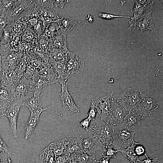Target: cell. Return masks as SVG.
Masks as SVG:
<instances>
[{
    "label": "cell",
    "instance_id": "obj_1",
    "mask_svg": "<svg viewBox=\"0 0 163 163\" xmlns=\"http://www.w3.org/2000/svg\"><path fill=\"white\" fill-rule=\"evenodd\" d=\"M95 122V123L91 122L88 130L91 131L97 138L105 150L108 147L113 148L110 126L101 120H96Z\"/></svg>",
    "mask_w": 163,
    "mask_h": 163
},
{
    "label": "cell",
    "instance_id": "obj_2",
    "mask_svg": "<svg viewBox=\"0 0 163 163\" xmlns=\"http://www.w3.org/2000/svg\"><path fill=\"white\" fill-rule=\"evenodd\" d=\"M111 126L112 139V147L120 150L130 146L135 143L133 140L134 134L127 130L123 124Z\"/></svg>",
    "mask_w": 163,
    "mask_h": 163
},
{
    "label": "cell",
    "instance_id": "obj_3",
    "mask_svg": "<svg viewBox=\"0 0 163 163\" xmlns=\"http://www.w3.org/2000/svg\"><path fill=\"white\" fill-rule=\"evenodd\" d=\"M142 93L133 88L124 90L116 100V103L127 111H137Z\"/></svg>",
    "mask_w": 163,
    "mask_h": 163
},
{
    "label": "cell",
    "instance_id": "obj_4",
    "mask_svg": "<svg viewBox=\"0 0 163 163\" xmlns=\"http://www.w3.org/2000/svg\"><path fill=\"white\" fill-rule=\"evenodd\" d=\"M11 97L14 99L24 102L34 95L32 84L24 75L14 88L10 90Z\"/></svg>",
    "mask_w": 163,
    "mask_h": 163
},
{
    "label": "cell",
    "instance_id": "obj_5",
    "mask_svg": "<svg viewBox=\"0 0 163 163\" xmlns=\"http://www.w3.org/2000/svg\"><path fill=\"white\" fill-rule=\"evenodd\" d=\"M111 94L104 96L96 97L92 99L91 103L94 105L102 120L107 122L114 102Z\"/></svg>",
    "mask_w": 163,
    "mask_h": 163
},
{
    "label": "cell",
    "instance_id": "obj_6",
    "mask_svg": "<svg viewBox=\"0 0 163 163\" xmlns=\"http://www.w3.org/2000/svg\"><path fill=\"white\" fill-rule=\"evenodd\" d=\"M85 60L77 52H69L65 64L67 74V79L82 72L84 69Z\"/></svg>",
    "mask_w": 163,
    "mask_h": 163
},
{
    "label": "cell",
    "instance_id": "obj_7",
    "mask_svg": "<svg viewBox=\"0 0 163 163\" xmlns=\"http://www.w3.org/2000/svg\"><path fill=\"white\" fill-rule=\"evenodd\" d=\"M24 102L21 101L14 99L10 105L3 113V116L8 119L11 131L14 138L18 137L17 123L19 111L21 108L23 106Z\"/></svg>",
    "mask_w": 163,
    "mask_h": 163
},
{
    "label": "cell",
    "instance_id": "obj_8",
    "mask_svg": "<svg viewBox=\"0 0 163 163\" xmlns=\"http://www.w3.org/2000/svg\"><path fill=\"white\" fill-rule=\"evenodd\" d=\"M78 137L83 150L86 152L94 153L97 151L105 150L97 138L89 130H85Z\"/></svg>",
    "mask_w": 163,
    "mask_h": 163
},
{
    "label": "cell",
    "instance_id": "obj_9",
    "mask_svg": "<svg viewBox=\"0 0 163 163\" xmlns=\"http://www.w3.org/2000/svg\"><path fill=\"white\" fill-rule=\"evenodd\" d=\"M8 45V44H7ZM2 56V69L5 71L15 70L22 55L7 47L0 53Z\"/></svg>",
    "mask_w": 163,
    "mask_h": 163
},
{
    "label": "cell",
    "instance_id": "obj_10",
    "mask_svg": "<svg viewBox=\"0 0 163 163\" xmlns=\"http://www.w3.org/2000/svg\"><path fill=\"white\" fill-rule=\"evenodd\" d=\"M35 5L36 2L34 0H14L12 8L4 13L10 21L15 22L24 10L29 9Z\"/></svg>",
    "mask_w": 163,
    "mask_h": 163
},
{
    "label": "cell",
    "instance_id": "obj_11",
    "mask_svg": "<svg viewBox=\"0 0 163 163\" xmlns=\"http://www.w3.org/2000/svg\"><path fill=\"white\" fill-rule=\"evenodd\" d=\"M159 107L158 101L142 93L136 112L144 117L150 116Z\"/></svg>",
    "mask_w": 163,
    "mask_h": 163
},
{
    "label": "cell",
    "instance_id": "obj_12",
    "mask_svg": "<svg viewBox=\"0 0 163 163\" xmlns=\"http://www.w3.org/2000/svg\"><path fill=\"white\" fill-rule=\"evenodd\" d=\"M60 86L61 91L59 94V97L62 103L64 110L69 114L78 113L79 109L69 92L67 82L61 84Z\"/></svg>",
    "mask_w": 163,
    "mask_h": 163
},
{
    "label": "cell",
    "instance_id": "obj_13",
    "mask_svg": "<svg viewBox=\"0 0 163 163\" xmlns=\"http://www.w3.org/2000/svg\"><path fill=\"white\" fill-rule=\"evenodd\" d=\"M144 118L136 111H128L124 119L123 124L127 130L135 134L139 128Z\"/></svg>",
    "mask_w": 163,
    "mask_h": 163
},
{
    "label": "cell",
    "instance_id": "obj_14",
    "mask_svg": "<svg viewBox=\"0 0 163 163\" xmlns=\"http://www.w3.org/2000/svg\"><path fill=\"white\" fill-rule=\"evenodd\" d=\"M128 111L114 102L107 123L111 126L123 124Z\"/></svg>",
    "mask_w": 163,
    "mask_h": 163
},
{
    "label": "cell",
    "instance_id": "obj_15",
    "mask_svg": "<svg viewBox=\"0 0 163 163\" xmlns=\"http://www.w3.org/2000/svg\"><path fill=\"white\" fill-rule=\"evenodd\" d=\"M53 105L44 109L30 113V115L24 128L25 139H28L31 135L40 119L41 113L45 110L51 107Z\"/></svg>",
    "mask_w": 163,
    "mask_h": 163
},
{
    "label": "cell",
    "instance_id": "obj_16",
    "mask_svg": "<svg viewBox=\"0 0 163 163\" xmlns=\"http://www.w3.org/2000/svg\"><path fill=\"white\" fill-rule=\"evenodd\" d=\"M135 3L131 12L133 14L131 20L129 23L130 27L134 26L135 21L143 16L145 14L151 11L154 2L152 1L149 4L144 5L140 3L138 0H135Z\"/></svg>",
    "mask_w": 163,
    "mask_h": 163
},
{
    "label": "cell",
    "instance_id": "obj_17",
    "mask_svg": "<svg viewBox=\"0 0 163 163\" xmlns=\"http://www.w3.org/2000/svg\"><path fill=\"white\" fill-rule=\"evenodd\" d=\"M69 52L67 47L60 49L55 47L52 44L47 52L49 60L59 62L65 64Z\"/></svg>",
    "mask_w": 163,
    "mask_h": 163
},
{
    "label": "cell",
    "instance_id": "obj_18",
    "mask_svg": "<svg viewBox=\"0 0 163 163\" xmlns=\"http://www.w3.org/2000/svg\"><path fill=\"white\" fill-rule=\"evenodd\" d=\"M152 14L151 11L137 20L134 25V29H139L141 33L147 30L155 32L157 28L153 23Z\"/></svg>",
    "mask_w": 163,
    "mask_h": 163
},
{
    "label": "cell",
    "instance_id": "obj_19",
    "mask_svg": "<svg viewBox=\"0 0 163 163\" xmlns=\"http://www.w3.org/2000/svg\"><path fill=\"white\" fill-rule=\"evenodd\" d=\"M37 69L39 78L47 82L49 85L55 83L59 85L58 75L50 65Z\"/></svg>",
    "mask_w": 163,
    "mask_h": 163
},
{
    "label": "cell",
    "instance_id": "obj_20",
    "mask_svg": "<svg viewBox=\"0 0 163 163\" xmlns=\"http://www.w3.org/2000/svg\"><path fill=\"white\" fill-rule=\"evenodd\" d=\"M95 153H89L81 150L71 154L70 157L76 163H95Z\"/></svg>",
    "mask_w": 163,
    "mask_h": 163
},
{
    "label": "cell",
    "instance_id": "obj_21",
    "mask_svg": "<svg viewBox=\"0 0 163 163\" xmlns=\"http://www.w3.org/2000/svg\"><path fill=\"white\" fill-rule=\"evenodd\" d=\"M65 148L63 152L69 156L78 151L83 150L81 142L78 138H65Z\"/></svg>",
    "mask_w": 163,
    "mask_h": 163
},
{
    "label": "cell",
    "instance_id": "obj_22",
    "mask_svg": "<svg viewBox=\"0 0 163 163\" xmlns=\"http://www.w3.org/2000/svg\"><path fill=\"white\" fill-rule=\"evenodd\" d=\"M50 66L57 74L59 79V85L67 82V74L65 64L59 62L49 60Z\"/></svg>",
    "mask_w": 163,
    "mask_h": 163
},
{
    "label": "cell",
    "instance_id": "obj_23",
    "mask_svg": "<svg viewBox=\"0 0 163 163\" xmlns=\"http://www.w3.org/2000/svg\"><path fill=\"white\" fill-rule=\"evenodd\" d=\"M60 28L66 34L70 32L77 23L76 20L68 15H64L57 21Z\"/></svg>",
    "mask_w": 163,
    "mask_h": 163
},
{
    "label": "cell",
    "instance_id": "obj_24",
    "mask_svg": "<svg viewBox=\"0 0 163 163\" xmlns=\"http://www.w3.org/2000/svg\"><path fill=\"white\" fill-rule=\"evenodd\" d=\"M13 101L8 87L0 88V107L4 112Z\"/></svg>",
    "mask_w": 163,
    "mask_h": 163
},
{
    "label": "cell",
    "instance_id": "obj_25",
    "mask_svg": "<svg viewBox=\"0 0 163 163\" xmlns=\"http://www.w3.org/2000/svg\"><path fill=\"white\" fill-rule=\"evenodd\" d=\"M4 71L7 82V86L10 90L14 89L19 82L21 77L15 70Z\"/></svg>",
    "mask_w": 163,
    "mask_h": 163
},
{
    "label": "cell",
    "instance_id": "obj_26",
    "mask_svg": "<svg viewBox=\"0 0 163 163\" xmlns=\"http://www.w3.org/2000/svg\"><path fill=\"white\" fill-rule=\"evenodd\" d=\"M23 106L27 107L30 113L43 109L39 96L34 95L27 100Z\"/></svg>",
    "mask_w": 163,
    "mask_h": 163
},
{
    "label": "cell",
    "instance_id": "obj_27",
    "mask_svg": "<svg viewBox=\"0 0 163 163\" xmlns=\"http://www.w3.org/2000/svg\"><path fill=\"white\" fill-rule=\"evenodd\" d=\"M138 143L136 142L131 146L120 151L123 155L129 160L130 163H137L140 160L139 156L135 152L134 148Z\"/></svg>",
    "mask_w": 163,
    "mask_h": 163
},
{
    "label": "cell",
    "instance_id": "obj_28",
    "mask_svg": "<svg viewBox=\"0 0 163 163\" xmlns=\"http://www.w3.org/2000/svg\"><path fill=\"white\" fill-rule=\"evenodd\" d=\"M66 34L60 29L53 37L52 40V45L60 49L67 47Z\"/></svg>",
    "mask_w": 163,
    "mask_h": 163
},
{
    "label": "cell",
    "instance_id": "obj_29",
    "mask_svg": "<svg viewBox=\"0 0 163 163\" xmlns=\"http://www.w3.org/2000/svg\"><path fill=\"white\" fill-rule=\"evenodd\" d=\"M48 147L54 153L56 158L64 152L65 148V138L51 143Z\"/></svg>",
    "mask_w": 163,
    "mask_h": 163
},
{
    "label": "cell",
    "instance_id": "obj_30",
    "mask_svg": "<svg viewBox=\"0 0 163 163\" xmlns=\"http://www.w3.org/2000/svg\"><path fill=\"white\" fill-rule=\"evenodd\" d=\"M40 160L41 163H55L56 157L53 152L48 146L40 153Z\"/></svg>",
    "mask_w": 163,
    "mask_h": 163
},
{
    "label": "cell",
    "instance_id": "obj_31",
    "mask_svg": "<svg viewBox=\"0 0 163 163\" xmlns=\"http://www.w3.org/2000/svg\"><path fill=\"white\" fill-rule=\"evenodd\" d=\"M31 83L33 85L34 95L36 96H39L41 92L49 85L47 82L40 78Z\"/></svg>",
    "mask_w": 163,
    "mask_h": 163
},
{
    "label": "cell",
    "instance_id": "obj_32",
    "mask_svg": "<svg viewBox=\"0 0 163 163\" xmlns=\"http://www.w3.org/2000/svg\"><path fill=\"white\" fill-rule=\"evenodd\" d=\"M27 56L22 55L20 61L15 70L17 73L21 76L24 75L28 65Z\"/></svg>",
    "mask_w": 163,
    "mask_h": 163
},
{
    "label": "cell",
    "instance_id": "obj_33",
    "mask_svg": "<svg viewBox=\"0 0 163 163\" xmlns=\"http://www.w3.org/2000/svg\"><path fill=\"white\" fill-rule=\"evenodd\" d=\"M13 35L9 25L7 24L3 30L1 39L2 45L7 44L11 40Z\"/></svg>",
    "mask_w": 163,
    "mask_h": 163
},
{
    "label": "cell",
    "instance_id": "obj_34",
    "mask_svg": "<svg viewBox=\"0 0 163 163\" xmlns=\"http://www.w3.org/2000/svg\"><path fill=\"white\" fill-rule=\"evenodd\" d=\"M37 10L41 9H51L54 6L53 0H35Z\"/></svg>",
    "mask_w": 163,
    "mask_h": 163
},
{
    "label": "cell",
    "instance_id": "obj_35",
    "mask_svg": "<svg viewBox=\"0 0 163 163\" xmlns=\"http://www.w3.org/2000/svg\"><path fill=\"white\" fill-rule=\"evenodd\" d=\"M95 14L98 17L107 20H111L117 18H126L132 19V17L129 16L117 15L110 13H105L101 12H96L95 13Z\"/></svg>",
    "mask_w": 163,
    "mask_h": 163
},
{
    "label": "cell",
    "instance_id": "obj_36",
    "mask_svg": "<svg viewBox=\"0 0 163 163\" xmlns=\"http://www.w3.org/2000/svg\"><path fill=\"white\" fill-rule=\"evenodd\" d=\"M14 0H0V8L2 13L10 10L13 6Z\"/></svg>",
    "mask_w": 163,
    "mask_h": 163
},
{
    "label": "cell",
    "instance_id": "obj_37",
    "mask_svg": "<svg viewBox=\"0 0 163 163\" xmlns=\"http://www.w3.org/2000/svg\"><path fill=\"white\" fill-rule=\"evenodd\" d=\"M104 152V153L103 154L104 155L110 158H117L116 154L118 152H120V151L115 150L112 147H108Z\"/></svg>",
    "mask_w": 163,
    "mask_h": 163
},
{
    "label": "cell",
    "instance_id": "obj_38",
    "mask_svg": "<svg viewBox=\"0 0 163 163\" xmlns=\"http://www.w3.org/2000/svg\"><path fill=\"white\" fill-rule=\"evenodd\" d=\"M97 111L94 105L91 103L90 108L86 114L87 117L89 118L92 121H95V117Z\"/></svg>",
    "mask_w": 163,
    "mask_h": 163
},
{
    "label": "cell",
    "instance_id": "obj_39",
    "mask_svg": "<svg viewBox=\"0 0 163 163\" xmlns=\"http://www.w3.org/2000/svg\"><path fill=\"white\" fill-rule=\"evenodd\" d=\"M91 120L88 117L84 119L78 123V125L86 131L88 130V128Z\"/></svg>",
    "mask_w": 163,
    "mask_h": 163
},
{
    "label": "cell",
    "instance_id": "obj_40",
    "mask_svg": "<svg viewBox=\"0 0 163 163\" xmlns=\"http://www.w3.org/2000/svg\"><path fill=\"white\" fill-rule=\"evenodd\" d=\"M10 22L6 18L5 14L2 13L0 16V30H3L5 27Z\"/></svg>",
    "mask_w": 163,
    "mask_h": 163
},
{
    "label": "cell",
    "instance_id": "obj_41",
    "mask_svg": "<svg viewBox=\"0 0 163 163\" xmlns=\"http://www.w3.org/2000/svg\"><path fill=\"white\" fill-rule=\"evenodd\" d=\"M134 152L136 154L139 156L143 155L146 153L144 147L139 143L136 145L135 146Z\"/></svg>",
    "mask_w": 163,
    "mask_h": 163
},
{
    "label": "cell",
    "instance_id": "obj_42",
    "mask_svg": "<svg viewBox=\"0 0 163 163\" xmlns=\"http://www.w3.org/2000/svg\"><path fill=\"white\" fill-rule=\"evenodd\" d=\"M1 152L8 154H10L11 153L5 142L0 135V153Z\"/></svg>",
    "mask_w": 163,
    "mask_h": 163
},
{
    "label": "cell",
    "instance_id": "obj_43",
    "mask_svg": "<svg viewBox=\"0 0 163 163\" xmlns=\"http://www.w3.org/2000/svg\"><path fill=\"white\" fill-rule=\"evenodd\" d=\"M33 33L29 30H26L24 32L22 39L24 40L29 42L33 39Z\"/></svg>",
    "mask_w": 163,
    "mask_h": 163
},
{
    "label": "cell",
    "instance_id": "obj_44",
    "mask_svg": "<svg viewBox=\"0 0 163 163\" xmlns=\"http://www.w3.org/2000/svg\"><path fill=\"white\" fill-rule=\"evenodd\" d=\"M69 157V156L63 153L56 158L55 163H65Z\"/></svg>",
    "mask_w": 163,
    "mask_h": 163
},
{
    "label": "cell",
    "instance_id": "obj_45",
    "mask_svg": "<svg viewBox=\"0 0 163 163\" xmlns=\"http://www.w3.org/2000/svg\"><path fill=\"white\" fill-rule=\"evenodd\" d=\"M144 155L145 156L146 158L142 161L139 160L138 162L141 163H156L158 160V158L157 157L153 158L151 157H149L146 153Z\"/></svg>",
    "mask_w": 163,
    "mask_h": 163
},
{
    "label": "cell",
    "instance_id": "obj_46",
    "mask_svg": "<svg viewBox=\"0 0 163 163\" xmlns=\"http://www.w3.org/2000/svg\"><path fill=\"white\" fill-rule=\"evenodd\" d=\"M70 1L69 0H53V5L54 6L62 8L66 3Z\"/></svg>",
    "mask_w": 163,
    "mask_h": 163
},
{
    "label": "cell",
    "instance_id": "obj_47",
    "mask_svg": "<svg viewBox=\"0 0 163 163\" xmlns=\"http://www.w3.org/2000/svg\"><path fill=\"white\" fill-rule=\"evenodd\" d=\"M101 156V158L100 160H96V162H98L99 163H109L111 159L109 157L104 155L103 154H102Z\"/></svg>",
    "mask_w": 163,
    "mask_h": 163
},
{
    "label": "cell",
    "instance_id": "obj_48",
    "mask_svg": "<svg viewBox=\"0 0 163 163\" xmlns=\"http://www.w3.org/2000/svg\"><path fill=\"white\" fill-rule=\"evenodd\" d=\"M86 21L89 23H92L93 22L94 19L93 17L90 14H88L86 18Z\"/></svg>",
    "mask_w": 163,
    "mask_h": 163
},
{
    "label": "cell",
    "instance_id": "obj_49",
    "mask_svg": "<svg viewBox=\"0 0 163 163\" xmlns=\"http://www.w3.org/2000/svg\"><path fill=\"white\" fill-rule=\"evenodd\" d=\"M65 163H76V162L72 158L69 157Z\"/></svg>",
    "mask_w": 163,
    "mask_h": 163
},
{
    "label": "cell",
    "instance_id": "obj_50",
    "mask_svg": "<svg viewBox=\"0 0 163 163\" xmlns=\"http://www.w3.org/2000/svg\"><path fill=\"white\" fill-rule=\"evenodd\" d=\"M3 30H0V53H1V47L2 45L1 44V39H2V36L3 34Z\"/></svg>",
    "mask_w": 163,
    "mask_h": 163
},
{
    "label": "cell",
    "instance_id": "obj_51",
    "mask_svg": "<svg viewBox=\"0 0 163 163\" xmlns=\"http://www.w3.org/2000/svg\"><path fill=\"white\" fill-rule=\"evenodd\" d=\"M2 70V56L0 53V71Z\"/></svg>",
    "mask_w": 163,
    "mask_h": 163
},
{
    "label": "cell",
    "instance_id": "obj_52",
    "mask_svg": "<svg viewBox=\"0 0 163 163\" xmlns=\"http://www.w3.org/2000/svg\"><path fill=\"white\" fill-rule=\"evenodd\" d=\"M6 161H5L2 158V157L0 155V163H6Z\"/></svg>",
    "mask_w": 163,
    "mask_h": 163
},
{
    "label": "cell",
    "instance_id": "obj_53",
    "mask_svg": "<svg viewBox=\"0 0 163 163\" xmlns=\"http://www.w3.org/2000/svg\"><path fill=\"white\" fill-rule=\"evenodd\" d=\"M7 163H14L9 158H7Z\"/></svg>",
    "mask_w": 163,
    "mask_h": 163
},
{
    "label": "cell",
    "instance_id": "obj_54",
    "mask_svg": "<svg viewBox=\"0 0 163 163\" xmlns=\"http://www.w3.org/2000/svg\"><path fill=\"white\" fill-rule=\"evenodd\" d=\"M2 116H3L2 110V108L0 107V119Z\"/></svg>",
    "mask_w": 163,
    "mask_h": 163
},
{
    "label": "cell",
    "instance_id": "obj_55",
    "mask_svg": "<svg viewBox=\"0 0 163 163\" xmlns=\"http://www.w3.org/2000/svg\"><path fill=\"white\" fill-rule=\"evenodd\" d=\"M2 13V12L1 10V9L0 8V16L1 15Z\"/></svg>",
    "mask_w": 163,
    "mask_h": 163
},
{
    "label": "cell",
    "instance_id": "obj_56",
    "mask_svg": "<svg viewBox=\"0 0 163 163\" xmlns=\"http://www.w3.org/2000/svg\"><path fill=\"white\" fill-rule=\"evenodd\" d=\"M6 163H7V161H6Z\"/></svg>",
    "mask_w": 163,
    "mask_h": 163
}]
</instances>
